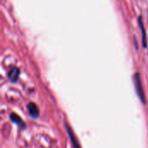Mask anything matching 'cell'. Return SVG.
<instances>
[{"label":"cell","instance_id":"obj_1","mask_svg":"<svg viewBox=\"0 0 148 148\" xmlns=\"http://www.w3.org/2000/svg\"><path fill=\"white\" fill-rule=\"evenodd\" d=\"M134 87H135V91H136L137 96L141 100V102L143 104H145L146 103V95H145V92H144V89H143L140 75L138 72L135 73L134 76Z\"/></svg>","mask_w":148,"mask_h":148},{"label":"cell","instance_id":"obj_5","mask_svg":"<svg viewBox=\"0 0 148 148\" xmlns=\"http://www.w3.org/2000/svg\"><path fill=\"white\" fill-rule=\"evenodd\" d=\"M10 120H11L13 123L16 124V125L19 126H22L23 128H24V126H25L24 122L23 121V120H22L16 113H12L10 115Z\"/></svg>","mask_w":148,"mask_h":148},{"label":"cell","instance_id":"obj_2","mask_svg":"<svg viewBox=\"0 0 148 148\" xmlns=\"http://www.w3.org/2000/svg\"><path fill=\"white\" fill-rule=\"evenodd\" d=\"M27 110H28V113L29 114V116L32 118V119H37L39 117V108L38 106L35 104V103H29L27 105Z\"/></svg>","mask_w":148,"mask_h":148},{"label":"cell","instance_id":"obj_4","mask_svg":"<svg viewBox=\"0 0 148 148\" xmlns=\"http://www.w3.org/2000/svg\"><path fill=\"white\" fill-rule=\"evenodd\" d=\"M66 129H67V132H68V133H69V139H70V140H71V143H72L74 148H81L80 147V145H79V142H78L76 137L75 136L73 131L71 130V128H70L69 126H66Z\"/></svg>","mask_w":148,"mask_h":148},{"label":"cell","instance_id":"obj_6","mask_svg":"<svg viewBox=\"0 0 148 148\" xmlns=\"http://www.w3.org/2000/svg\"><path fill=\"white\" fill-rule=\"evenodd\" d=\"M140 21V29H141V31H142V44H143V47L144 48H147V34L145 32V29H144V26H143V23L141 21V18L140 17L139 19Z\"/></svg>","mask_w":148,"mask_h":148},{"label":"cell","instance_id":"obj_3","mask_svg":"<svg viewBox=\"0 0 148 148\" xmlns=\"http://www.w3.org/2000/svg\"><path fill=\"white\" fill-rule=\"evenodd\" d=\"M20 76V71L17 67H14L12 68L9 72H8V79L10 82L12 83H16Z\"/></svg>","mask_w":148,"mask_h":148}]
</instances>
